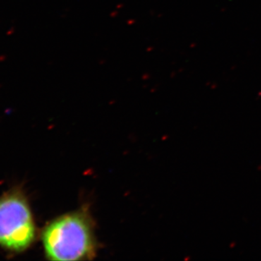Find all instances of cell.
Here are the masks:
<instances>
[{
	"label": "cell",
	"instance_id": "6da1fadb",
	"mask_svg": "<svg viewBox=\"0 0 261 261\" xmlns=\"http://www.w3.org/2000/svg\"><path fill=\"white\" fill-rule=\"evenodd\" d=\"M46 254L53 260H80L93 255L92 227L83 215H65L55 220L43 233Z\"/></svg>",
	"mask_w": 261,
	"mask_h": 261
},
{
	"label": "cell",
	"instance_id": "7a4b0ae2",
	"mask_svg": "<svg viewBox=\"0 0 261 261\" xmlns=\"http://www.w3.org/2000/svg\"><path fill=\"white\" fill-rule=\"evenodd\" d=\"M35 226L27 202L18 195L0 200V245L10 250H25L34 241Z\"/></svg>",
	"mask_w": 261,
	"mask_h": 261
}]
</instances>
